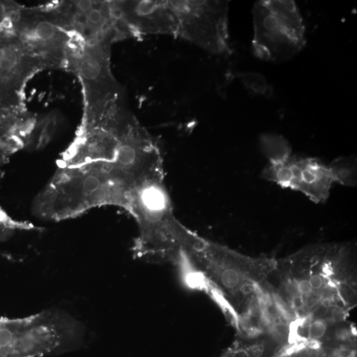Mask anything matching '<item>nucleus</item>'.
<instances>
[{
	"mask_svg": "<svg viewBox=\"0 0 357 357\" xmlns=\"http://www.w3.org/2000/svg\"><path fill=\"white\" fill-rule=\"evenodd\" d=\"M82 325L62 311L47 310L17 320H0V357H41L76 347Z\"/></svg>",
	"mask_w": 357,
	"mask_h": 357,
	"instance_id": "3",
	"label": "nucleus"
},
{
	"mask_svg": "<svg viewBox=\"0 0 357 357\" xmlns=\"http://www.w3.org/2000/svg\"><path fill=\"white\" fill-rule=\"evenodd\" d=\"M253 55L264 61L291 59L306 44L305 27L295 2L260 0L253 8Z\"/></svg>",
	"mask_w": 357,
	"mask_h": 357,
	"instance_id": "5",
	"label": "nucleus"
},
{
	"mask_svg": "<svg viewBox=\"0 0 357 357\" xmlns=\"http://www.w3.org/2000/svg\"><path fill=\"white\" fill-rule=\"evenodd\" d=\"M297 289L298 291L302 295H307V294H310L313 290L309 280H302L299 282Z\"/></svg>",
	"mask_w": 357,
	"mask_h": 357,
	"instance_id": "11",
	"label": "nucleus"
},
{
	"mask_svg": "<svg viewBox=\"0 0 357 357\" xmlns=\"http://www.w3.org/2000/svg\"><path fill=\"white\" fill-rule=\"evenodd\" d=\"M326 331V323L322 320H316L309 326V335L313 339H319L324 336Z\"/></svg>",
	"mask_w": 357,
	"mask_h": 357,
	"instance_id": "9",
	"label": "nucleus"
},
{
	"mask_svg": "<svg viewBox=\"0 0 357 357\" xmlns=\"http://www.w3.org/2000/svg\"><path fill=\"white\" fill-rule=\"evenodd\" d=\"M124 16L135 35L172 34L206 51L216 41L221 27L215 1H130Z\"/></svg>",
	"mask_w": 357,
	"mask_h": 357,
	"instance_id": "2",
	"label": "nucleus"
},
{
	"mask_svg": "<svg viewBox=\"0 0 357 357\" xmlns=\"http://www.w3.org/2000/svg\"><path fill=\"white\" fill-rule=\"evenodd\" d=\"M293 304L294 306L296 307H301L302 305V299L299 296H296V297L294 298Z\"/></svg>",
	"mask_w": 357,
	"mask_h": 357,
	"instance_id": "14",
	"label": "nucleus"
},
{
	"mask_svg": "<svg viewBox=\"0 0 357 357\" xmlns=\"http://www.w3.org/2000/svg\"><path fill=\"white\" fill-rule=\"evenodd\" d=\"M43 68L10 28L0 29V113L23 108L26 82Z\"/></svg>",
	"mask_w": 357,
	"mask_h": 357,
	"instance_id": "7",
	"label": "nucleus"
},
{
	"mask_svg": "<svg viewBox=\"0 0 357 357\" xmlns=\"http://www.w3.org/2000/svg\"><path fill=\"white\" fill-rule=\"evenodd\" d=\"M10 29L31 55L44 68L68 65L72 36L44 11L19 8L14 14Z\"/></svg>",
	"mask_w": 357,
	"mask_h": 357,
	"instance_id": "6",
	"label": "nucleus"
},
{
	"mask_svg": "<svg viewBox=\"0 0 357 357\" xmlns=\"http://www.w3.org/2000/svg\"><path fill=\"white\" fill-rule=\"evenodd\" d=\"M242 79L245 85L255 94L267 97L272 96V88L268 85L265 78L261 74L257 73H247L243 74Z\"/></svg>",
	"mask_w": 357,
	"mask_h": 357,
	"instance_id": "8",
	"label": "nucleus"
},
{
	"mask_svg": "<svg viewBox=\"0 0 357 357\" xmlns=\"http://www.w3.org/2000/svg\"><path fill=\"white\" fill-rule=\"evenodd\" d=\"M73 4L79 12L87 14L93 8L94 1H74Z\"/></svg>",
	"mask_w": 357,
	"mask_h": 357,
	"instance_id": "10",
	"label": "nucleus"
},
{
	"mask_svg": "<svg viewBox=\"0 0 357 357\" xmlns=\"http://www.w3.org/2000/svg\"><path fill=\"white\" fill-rule=\"evenodd\" d=\"M259 144L269 161L261 177L282 188L299 191L314 203H325L334 183L344 186H356L354 157L337 158L330 165H326L317 158L292 154L289 142L281 135L272 133L261 135Z\"/></svg>",
	"mask_w": 357,
	"mask_h": 357,
	"instance_id": "1",
	"label": "nucleus"
},
{
	"mask_svg": "<svg viewBox=\"0 0 357 357\" xmlns=\"http://www.w3.org/2000/svg\"><path fill=\"white\" fill-rule=\"evenodd\" d=\"M119 36L115 29L90 38L72 40L68 66L76 72L83 86V118L102 115L114 103L122 100L119 83L112 74L110 47Z\"/></svg>",
	"mask_w": 357,
	"mask_h": 357,
	"instance_id": "4",
	"label": "nucleus"
},
{
	"mask_svg": "<svg viewBox=\"0 0 357 357\" xmlns=\"http://www.w3.org/2000/svg\"><path fill=\"white\" fill-rule=\"evenodd\" d=\"M313 289L319 290L323 286V279L320 275H315L310 277L309 280Z\"/></svg>",
	"mask_w": 357,
	"mask_h": 357,
	"instance_id": "12",
	"label": "nucleus"
},
{
	"mask_svg": "<svg viewBox=\"0 0 357 357\" xmlns=\"http://www.w3.org/2000/svg\"><path fill=\"white\" fill-rule=\"evenodd\" d=\"M253 290L254 289H253L252 284L245 282L240 286V289H239V293L243 296H247L252 293Z\"/></svg>",
	"mask_w": 357,
	"mask_h": 357,
	"instance_id": "13",
	"label": "nucleus"
}]
</instances>
